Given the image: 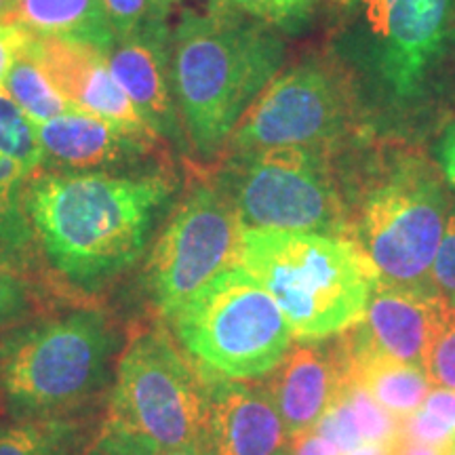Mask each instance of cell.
<instances>
[{
    "label": "cell",
    "mask_w": 455,
    "mask_h": 455,
    "mask_svg": "<svg viewBox=\"0 0 455 455\" xmlns=\"http://www.w3.org/2000/svg\"><path fill=\"white\" fill-rule=\"evenodd\" d=\"M78 426L64 418H34L0 426V455H74Z\"/></svg>",
    "instance_id": "22"
},
{
    "label": "cell",
    "mask_w": 455,
    "mask_h": 455,
    "mask_svg": "<svg viewBox=\"0 0 455 455\" xmlns=\"http://www.w3.org/2000/svg\"><path fill=\"white\" fill-rule=\"evenodd\" d=\"M220 186L243 228L329 236L346 232L344 203L318 150L275 148L235 155Z\"/></svg>",
    "instance_id": "8"
},
{
    "label": "cell",
    "mask_w": 455,
    "mask_h": 455,
    "mask_svg": "<svg viewBox=\"0 0 455 455\" xmlns=\"http://www.w3.org/2000/svg\"><path fill=\"white\" fill-rule=\"evenodd\" d=\"M453 306L436 293L375 284L365 316L350 327L355 348L379 352L396 361L424 367L426 356Z\"/></svg>",
    "instance_id": "16"
},
{
    "label": "cell",
    "mask_w": 455,
    "mask_h": 455,
    "mask_svg": "<svg viewBox=\"0 0 455 455\" xmlns=\"http://www.w3.org/2000/svg\"><path fill=\"white\" fill-rule=\"evenodd\" d=\"M171 192L164 173L43 169L28 184L26 213L51 266L95 289L141 258Z\"/></svg>",
    "instance_id": "1"
},
{
    "label": "cell",
    "mask_w": 455,
    "mask_h": 455,
    "mask_svg": "<svg viewBox=\"0 0 455 455\" xmlns=\"http://www.w3.org/2000/svg\"><path fill=\"white\" fill-rule=\"evenodd\" d=\"M44 171H112L133 167L156 150L163 138L152 131L123 127L81 110L36 123Z\"/></svg>",
    "instance_id": "12"
},
{
    "label": "cell",
    "mask_w": 455,
    "mask_h": 455,
    "mask_svg": "<svg viewBox=\"0 0 455 455\" xmlns=\"http://www.w3.org/2000/svg\"><path fill=\"white\" fill-rule=\"evenodd\" d=\"M346 401L355 415V422L361 430V436L365 443H392L398 436V424L401 419L396 415H392L388 409L379 405L369 392L356 382L355 378H350V382L346 384L344 392Z\"/></svg>",
    "instance_id": "24"
},
{
    "label": "cell",
    "mask_w": 455,
    "mask_h": 455,
    "mask_svg": "<svg viewBox=\"0 0 455 455\" xmlns=\"http://www.w3.org/2000/svg\"><path fill=\"white\" fill-rule=\"evenodd\" d=\"M312 430H315L321 439L331 443L341 455H346L355 447L361 445V443H365L344 395H341L338 401H335V405L318 419V424Z\"/></svg>",
    "instance_id": "26"
},
{
    "label": "cell",
    "mask_w": 455,
    "mask_h": 455,
    "mask_svg": "<svg viewBox=\"0 0 455 455\" xmlns=\"http://www.w3.org/2000/svg\"><path fill=\"white\" fill-rule=\"evenodd\" d=\"M116 38L127 36L152 20H169L158 0H101Z\"/></svg>",
    "instance_id": "27"
},
{
    "label": "cell",
    "mask_w": 455,
    "mask_h": 455,
    "mask_svg": "<svg viewBox=\"0 0 455 455\" xmlns=\"http://www.w3.org/2000/svg\"><path fill=\"white\" fill-rule=\"evenodd\" d=\"M371 43V64L398 100L422 95L455 30V0H355Z\"/></svg>",
    "instance_id": "11"
},
{
    "label": "cell",
    "mask_w": 455,
    "mask_h": 455,
    "mask_svg": "<svg viewBox=\"0 0 455 455\" xmlns=\"http://www.w3.org/2000/svg\"><path fill=\"white\" fill-rule=\"evenodd\" d=\"M13 7V0H0V24H3V21H11Z\"/></svg>",
    "instance_id": "38"
},
{
    "label": "cell",
    "mask_w": 455,
    "mask_h": 455,
    "mask_svg": "<svg viewBox=\"0 0 455 455\" xmlns=\"http://www.w3.org/2000/svg\"><path fill=\"white\" fill-rule=\"evenodd\" d=\"M447 209L439 173L419 156L396 158L373 180L358 204L352 243L379 284L436 293L432 266L445 235Z\"/></svg>",
    "instance_id": "6"
},
{
    "label": "cell",
    "mask_w": 455,
    "mask_h": 455,
    "mask_svg": "<svg viewBox=\"0 0 455 455\" xmlns=\"http://www.w3.org/2000/svg\"><path fill=\"white\" fill-rule=\"evenodd\" d=\"M398 436H407V439L447 449L455 443V428L449 426L445 419H441L436 413L428 411L426 407H419L418 411L407 415V418H401Z\"/></svg>",
    "instance_id": "28"
},
{
    "label": "cell",
    "mask_w": 455,
    "mask_h": 455,
    "mask_svg": "<svg viewBox=\"0 0 455 455\" xmlns=\"http://www.w3.org/2000/svg\"><path fill=\"white\" fill-rule=\"evenodd\" d=\"M241 220L224 188H195L148 258L146 287L156 310L173 321L215 276L241 264Z\"/></svg>",
    "instance_id": "9"
},
{
    "label": "cell",
    "mask_w": 455,
    "mask_h": 455,
    "mask_svg": "<svg viewBox=\"0 0 455 455\" xmlns=\"http://www.w3.org/2000/svg\"><path fill=\"white\" fill-rule=\"evenodd\" d=\"M291 455H341L331 443L316 435L315 430H306L293 436Z\"/></svg>",
    "instance_id": "32"
},
{
    "label": "cell",
    "mask_w": 455,
    "mask_h": 455,
    "mask_svg": "<svg viewBox=\"0 0 455 455\" xmlns=\"http://www.w3.org/2000/svg\"><path fill=\"white\" fill-rule=\"evenodd\" d=\"M445 455H455V443L445 449Z\"/></svg>",
    "instance_id": "40"
},
{
    "label": "cell",
    "mask_w": 455,
    "mask_h": 455,
    "mask_svg": "<svg viewBox=\"0 0 455 455\" xmlns=\"http://www.w3.org/2000/svg\"><path fill=\"white\" fill-rule=\"evenodd\" d=\"M11 21L36 36H53L110 51L116 43L101 0H17Z\"/></svg>",
    "instance_id": "19"
},
{
    "label": "cell",
    "mask_w": 455,
    "mask_h": 455,
    "mask_svg": "<svg viewBox=\"0 0 455 455\" xmlns=\"http://www.w3.org/2000/svg\"><path fill=\"white\" fill-rule=\"evenodd\" d=\"M207 384L163 331L129 341L93 455H158L201 447Z\"/></svg>",
    "instance_id": "4"
},
{
    "label": "cell",
    "mask_w": 455,
    "mask_h": 455,
    "mask_svg": "<svg viewBox=\"0 0 455 455\" xmlns=\"http://www.w3.org/2000/svg\"><path fill=\"white\" fill-rule=\"evenodd\" d=\"M118 338L104 315L72 312L11 335L0 348V388L20 419L61 418L108 379Z\"/></svg>",
    "instance_id": "5"
},
{
    "label": "cell",
    "mask_w": 455,
    "mask_h": 455,
    "mask_svg": "<svg viewBox=\"0 0 455 455\" xmlns=\"http://www.w3.org/2000/svg\"><path fill=\"white\" fill-rule=\"evenodd\" d=\"M43 171L36 127L0 93V255L15 261L28 253L34 232L26 213V190Z\"/></svg>",
    "instance_id": "18"
},
{
    "label": "cell",
    "mask_w": 455,
    "mask_h": 455,
    "mask_svg": "<svg viewBox=\"0 0 455 455\" xmlns=\"http://www.w3.org/2000/svg\"><path fill=\"white\" fill-rule=\"evenodd\" d=\"M108 66L148 127L161 138L178 140L181 121L171 76L167 20H152L116 38L108 51Z\"/></svg>",
    "instance_id": "15"
},
{
    "label": "cell",
    "mask_w": 455,
    "mask_h": 455,
    "mask_svg": "<svg viewBox=\"0 0 455 455\" xmlns=\"http://www.w3.org/2000/svg\"><path fill=\"white\" fill-rule=\"evenodd\" d=\"M432 284L443 299L455 306V213L449 215L445 235L432 266Z\"/></svg>",
    "instance_id": "30"
},
{
    "label": "cell",
    "mask_w": 455,
    "mask_h": 455,
    "mask_svg": "<svg viewBox=\"0 0 455 455\" xmlns=\"http://www.w3.org/2000/svg\"><path fill=\"white\" fill-rule=\"evenodd\" d=\"M392 443H361L346 455H392Z\"/></svg>",
    "instance_id": "37"
},
{
    "label": "cell",
    "mask_w": 455,
    "mask_h": 455,
    "mask_svg": "<svg viewBox=\"0 0 455 455\" xmlns=\"http://www.w3.org/2000/svg\"><path fill=\"white\" fill-rule=\"evenodd\" d=\"M392 455H445V449L407 436H396V441L392 443Z\"/></svg>",
    "instance_id": "35"
},
{
    "label": "cell",
    "mask_w": 455,
    "mask_h": 455,
    "mask_svg": "<svg viewBox=\"0 0 455 455\" xmlns=\"http://www.w3.org/2000/svg\"><path fill=\"white\" fill-rule=\"evenodd\" d=\"M439 158L441 167L449 184L455 186V123L451 127H447L445 133H443L441 146H439Z\"/></svg>",
    "instance_id": "34"
},
{
    "label": "cell",
    "mask_w": 455,
    "mask_h": 455,
    "mask_svg": "<svg viewBox=\"0 0 455 455\" xmlns=\"http://www.w3.org/2000/svg\"><path fill=\"white\" fill-rule=\"evenodd\" d=\"M350 118L344 83L321 64H301L272 78L232 131L228 146L235 155L310 148L338 140Z\"/></svg>",
    "instance_id": "10"
},
{
    "label": "cell",
    "mask_w": 455,
    "mask_h": 455,
    "mask_svg": "<svg viewBox=\"0 0 455 455\" xmlns=\"http://www.w3.org/2000/svg\"><path fill=\"white\" fill-rule=\"evenodd\" d=\"M241 266L264 284L293 338L325 339L365 316L378 276L350 238L243 228Z\"/></svg>",
    "instance_id": "3"
},
{
    "label": "cell",
    "mask_w": 455,
    "mask_h": 455,
    "mask_svg": "<svg viewBox=\"0 0 455 455\" xmlns=\"http://www.w3.org/2000/svg\"><path fill=\"white\" fill-rule=\"evenodd\" d=\"M284 44L270 26L226 11H184L171 30V76L181 131L198 156L212 158L268 87Z\"/></svg>",
    "instance_id": "2"
},
{
    "label": "cell",
    "mask_w": 455,
    "mask_h": 455,
    "mask_svg": "<svg viewBox=\"0 0 455 455\" xmlns=\"http://www.w3.org/2000/svg\"><path fill=\"white\" fill-rule=\"evenodd\" d=\"M350 378V352L344 338L335 344L304 339L287 350L266 390L281 413L284 428L295 436L315 428L335 405Z\"/></svg>",
    "instance_id": "14"
},
{
    "label": "cell",
    "mask_w": 455,
    "mask_h": 455,
    "mask_svg": "<svg viewBox=\"0 0 455 455\" xmlns=\"http://www.w3.org/2000/svg\"><path fill=\"white\" fill-rule=\"evenodd\" d=\"M422 407H426L432 413H436L441 419H445L449 426H453L455 428V390H447V388L430 390V395L424 401Z\"/></svg>",
    "instance_id": "33"
},
{
    "label": "cell",
    "mask_w": 455,
    "mask_h": 455,
    "mask_svg": "<svg viewBox=\"0 0 455 455\" xmlns=\"http://www.w3.org/2000/svg\"><path fill=\"white\" fill-rule=\"evenodd\" d=\"M230 9L284 34H299L315 17L316 0H228Z\"/></svg>",
    "instance_id": "23"
},
{
    "label": "cell",
    "mask_w": 455,
    "mask_h": 455,
    "mask_svg": "<svg viewBox=\"0 0 455 455\" xmlns=\"http://www.w3.org/2000/svg\"><path fill=\"white\" fill-rule=\"evenodd\" d=\"M34 34L15 21H3L0 24V93L4 89L11 68L26 53L32 44Z\"/></svg>",
    "instance_id": "31"
},
{
    "label": "cell",
    "mask_w": 455,
    "mask_h": 455,
    "mask_svg": "<svg viewBox=\"0 0 455 455\" xmlns=\"http://www.w3.org/2000/svg\"><path fill=\"white\" fill-rule=\"evenodd\" d=\"M30 53L74 110L93 114L123 127L152 131L112 76L106 51L34 34Z\"/></svg>",
    "instance_id": "17"
},
{
    "label": "cell",
    "mask_w": 455,
    "mask_h": 455,
    "mask_svg": "<svg viewBox=\"0 0 455 455\" xmlns=\"http://www.w3.org/2000/svg\"><path fill=\"white\" fill-rule=\"evenodd\" d=\"M171 323L207 378L259 379L291 348L293 333L275 298L241 264L215 276Z\"/></svg>",
    "instance_id": "7"
},
{
    "label": "cell",
    "mask_w": 455,
    "mask_h": 455,
    "mask_svg": "<svg viewBox=\"0 0 455 455\" xmlns=\"http://www.w3.org/2000/svg\"><path fill=\"white\" fill-rule=\"evenodd\" d=\"M158 3H161L164 13H171V9H173L175 4H184V3L198 4L201 11H226V9H230L228 0H158Z\"/></svg>",
    "instance_id": "36"
},
{
    "label": "cell",
    "mask_w": 455,
    "mask_h": 455,
    "mask_svg": "<svg viewBox=\"0 0 455 455\" xmlns=\"http://www.w3.org/2000/svg\"><path fill=\"white\" fill-rule=\"evenodd\" d=\"M293 436L266 386L207 379L204 455H291Z\"/></svg>",
    "instance_id": "13"
},
{
    "label": "cell",
    "mask_w": 455,
    "mask_h": 455,
    "mask_svg": "<svg viewBox=\"0 0 455 455\" xmlns=\"http://www.w3.org/2000/svg\"><path fill=\"white\" fill-rule=\"evenodd\" d=\"M158 455H204L201 447H181V449H173V451H164Z\"/></svg>",
    "instance_id": "39"
},
{
    "label": "cell",
    "mask_w": 455,
    "mask_h": 455,
    "mask_svg": "<svg viewBox=\"0 0 455 455\" xmlns=\"http://www.w3.org/2000/svg\"><path fill=\"white\" fill-rule=\"evenodd\" d=\"M30 298H28V284L15 270L13 261L0 255V327L9 325L26 315Z\"/></svg>",
    "instance_id": "29"
},
{
    "label": "cell",
    "mask_w": 455,
    "mask_h": 455,
    "mask_svg": "<svg viewBox=\"0 0 455 455\" xmlns=\"http://www.w3.org/2000/svg\"><path fill=\"white\" fill-rule=\"evenodd\" d=\"M348 344L352 378L371 395L384 409H388L398 419L407 418L424 405L432 390V382L424 367L396 358L379 355V352L361 350Z\"/></svg>",
    "instance_id": "20"
},
{
    "label": "cell",
    "mask_w": 455,
    "mask_h": 455,
    "mask_svg": "<svg viewBox=\"0 0 455 455\" xmlns=\"http://www.w3.org/2000/svg\"><path fill=\"white\" fill-rule=\"evenodd\" d=\"M34 41V38H32ZM3 93L26 114L30 121L44 123L51 118L60 116L74 108L64 100V95L53 87V83L49 81V76L44 70L34 60L30 53V47L20 60L15 61V66L11 68L7 81H4Z\"/></svg>",
    "instance_id": "21"
},
{
    "label": "cell",
    "mask_w": 455,
    "mask_h": 455,
    "mask_svg": "<svg viewBox=\"0 0 455 455\" xmlns=\"http://www.w3.org/2000/svg\"><path fill=\"white\" fill-rule=\"evenodd\" d=\"M15 3H17V0H13V4H15Z\"/></svg>",
    "instance_id": "41"
},
{
    "label": "cell",
    "mask_w": 455,
    "mask_h": 455,
    "mask_svg": "<svg viewBox=\"0 0 455 455\" xmlns=\"http://www.w3.org/2000/svg\"><path fill=\"white\" fill-rule=\"evenodd\" d=\"M424 369L432 386L455 390V306L432 341Z\"/></svg>",
    "instance_id": "25"
}]
</instances>
